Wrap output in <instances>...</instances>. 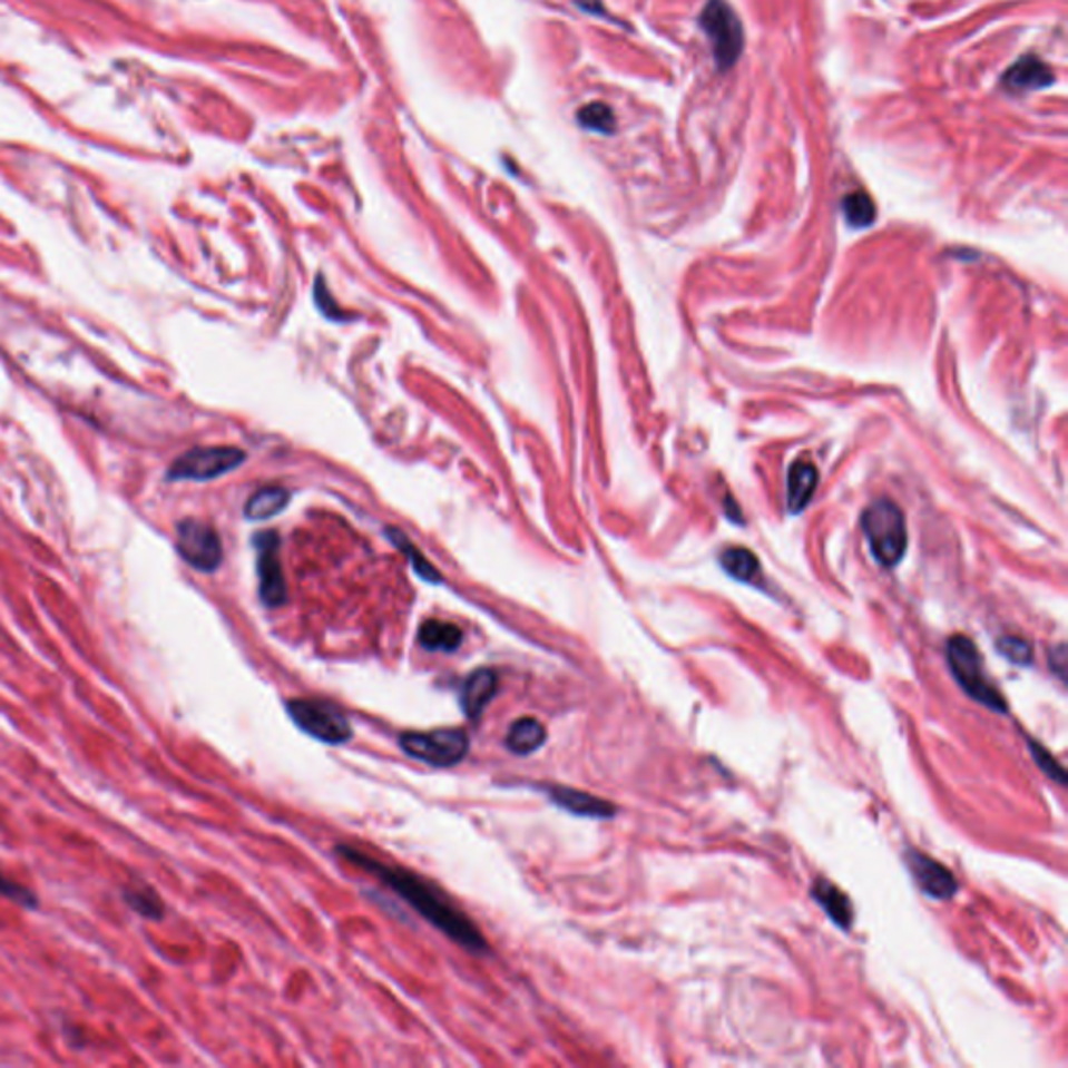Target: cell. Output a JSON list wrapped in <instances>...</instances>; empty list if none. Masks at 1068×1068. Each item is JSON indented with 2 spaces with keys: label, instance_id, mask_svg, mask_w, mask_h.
<instances>
[{
  "label": "cell",
  "instance_id": "1",
  "mask_svg": "<svg viewBox=\"0 0 1068 1068\" xmlns=\"http://www.w3.org/2000/svg\"><path fill=\"white\" fill-rule=\"evenodd\" d=\"M336 852L363 871L379 876L386 888L393 889L422 919H427L432 927L443 931L444 935L460 943L468 952L480 953L487 950V939L482 937L477 924L470 921L443 891L430 885L422 876L395 866H384L379 860L349 845H339Z\"/></svg>",
  "mask_w": 1068,
  "mask_h": 1068
},
{
  "label": "cell",
  "instance_id": "2",
  "mask_svg": "<svg viewBox=\"0 0 1068 1068\" xmlns=\"http://www.w3.org/2000/svg\"><path fill=\"white\" fill-rule=\"evenodd\" d=\"M862 527L872 556L881 566L893 568L902 561L908 547V528L904 513L891 499L871 503L862 516Z\"/></svg>",
  "mask_w": 1068,
  "mask_h": 1068
},
{
  "label": "cell",
  "instance_id": "3",
  "mask_svg": "<svg viewBox=\"0 0 1068 1068\" xmlns=\"http://www.w3.org/2000/svg\"><path fill=\"white\" fill-rule=\"evenodd\" d=\"M948 662L952 668L953 678L958 685L969 693L974 702L987 706L993 712H1006V699L1002 693L996 689L983 673V662L979 656L977 645L964 635H956L948 641Z\"/></svg>",
  "mask_w": 1068,
  "mask_h": 1068
},
{
  "label": "cell",
  "instance_id": "4",
  "mask_svg": "<svg viewBox=\"0 0 1068 1068\" xmlns=\"http://www.w3.org/2000/svg\"><path fill=\"white\" fill-rule=\"evenodd\" d=\"M399 745L413 760L437 768H449L466 757L470 739L460 728H437L428 733H403Z\"/></svg>",
  "mask_w": 1068,
  "mask_h": 1068
},
{
  "label": "cell",
  "instance_id": "5",
  "mask_svg": "<svg viewBox=\"0 0 1068 1068\" xmlns=\"http://www.w3.org/2000/svg\"><path fill=\"white\" fill-rule=\"evenodd\" d=\"M286 709L293 723L313 739L329 743V745H343L353 735L349 718L339 707L332 706L329 702L291 699L286 704Z\"/></svg>",
  "mask_w": 1068,
  "mask_h": 1068
},
{
  "label": "cell",
  "instance_id": "6",
  "mask_svg": "<svg viewBox=\"0 0 1068 1068\" xmlns=\"http://www.w3.org/2000/svg\"><path fill=\"white\" fill-rule=\"evenodd\" d=\"M245 453L236 447H197L186 451L167 470L169 480H214L243 466Z\"/></svg>",
  "mask_w": 1068,
  "mask_h": 1068
},
{
  "label": "cell",
  "instance_id": "7",
  "mask_svg": "<svg viewBox=\"0 0 1068 1068\" xmlns=\"http://www.w3.org/2000/svg\"><path fill=\"white\" fill-rule=\"evenodd\" d=\"M176 547L180 558L198 572H215L224 559L217 530L197 518H186L178 525Z\"/></svg>",
  "mask_w": 1068,
  "mask_h": 1068
},
{
  "label": "cell",
  "instance_id": "8",
  "mask_svg": "<svg viewBox=\"0 0 1068 1068\" xmlns=\"http://www.w3.org/2000/svg\"><path fill=\"white\" fill-rule=\"evenodd\" d=\"M702 26L712 42L716 63L721 69H728L739 59L743 49V30L735 11L724 0H709L702 16Z\"/></svg>",
  "mask_w": 1068,
  "mask_h": 1068
},
{
  "label": "cell",
  "instance_id": "9",
  "mask_svg": "<svg viewBox=\"0 0 1068 1068\" xmlns=\"http://www.w3.org/2000/svg\"><path fill=\"white\" fill-rule=\"evenodd\" d=\"M257 575H259V595L267 608H278L286 601V582L282 575L278 558V535L267 530L257 539Z\"/></svg>",
  "mask_w": 1068,
  "mask_h": 1068
},
{
  "label": "cell",
  "instance_id": "10",
  "mask_svg": "<svg viewBox=\"0 0 1068 1068\" xmlns=\"http://www.w3.org/2000/svg\"><path fill=\"white\" fill-rule=\"evenodd\" d=\"M908 869L912 872L914 881L919 888L933 900H950L958 891V883L952 872L948 871L943 864L935 862L933 858L922 854V852H910L905 855Z\"/></svg>",
  "mask_w": 1068,
  "mask_h": 1068
},
{
  "label": "cell",
  "instance_id": "11",
  "mask_svg": "<svg viewBox=\"0 0 1068 1068\" xmlns=\"http://www.w3.org/2000/svg\"><path fill=\"white\" fill-rule=\"evenodd\" d=\"M551 802L568 810L570 814H576V816H591V819H609L616 814V807L601 800V797H595L591 793H585V791L568 790V787H551L547 791Z\"/></svg>",
  "mask_w": 1068,
  "mask_h": 1068
},
{
  "label": "cell",
  "instance_id": "12",
  "mask_svg": "<svg viewBox=\"0 0 1068 1068\" xmlns=\"http://www.w3.org/2000/svg\"><path fill=\"white\" fill-rule=\"evenodd\" d=\"M497 693V674L489 668H482L466 680L461 690V707L470 721H478L484 707L491 704Z\"/></svg>",
  "mask_w": 1068,
  "mask_h": 1068
},
{
  "label": "cell",
  "instance_id": "13",
  "mask_svg": "<svg viewBox=\"0 0 1068 1068\" xmlns=\"http://www.w3.org/2000/svg\"><path fill=\"white\" fill-rule=\"evenodd\" d=\"M819 484V472L810 461H795L787 480V506L793 513L804 510Z\"/></svg>",
  "mask_w": 1068,
  "mask_h": 1068
},
{
  "label": "cell",
  "instance_id": "14",
  "mask_svg": "<svg viewBox=\"0 0 1068 1068\" xmlns=\"http://www.w3.org/2000/svg\"><path fill=\"white\" fill-rule=\"evenodd\" d=\"M812 895L816 898V902L824 908V912L831 917V921L837 922L841 929H847L852 921H854V910H852V904L847 900V895L833 883L829 881H816L814 888H812Z\"/></svg>",
  "mask_w": 1068,
  "mask_h": 1068
},
{
  "label": "cell",
  "instance_id": "15",
  "mask_svg": "<svg viewBox=\"0 0 1068 1068\" xmlns=\"http://www.w3.org/2000/svg\"><path fill=\"white\" fill-rule=\"evenodd\" d=\"M1052 71L1036 57H1025L1006 74L1003 82L1012 90H1033L1052 82Z\"/></svg>",
  "mask_w": 1068,
  "mask_h": 1068
},
{
  "label": "cell",
  "instance_id": "16",
  "mask_svg": "<svg viewBox=\"0 0 1068 1068\" xmlns=\"http://www.w3.org/2000/svg\"><path fill=\"white\" fill-rule=\"evenodd\" d=\"M291 501V494L280 487H265L248 497L245 516L253 522H264L284 510Z\"/></svg>",
  "mask_w": 1068,
  "mask_h": 1068
},
{
  "label": "cell",
  "instance_id": "17",
  "mask_svg": "<svg viewBox=\"0 0 1068 1068\" xmlns=\"http://www.w3.org/2000/svg\"><path fill=\"white\" fill-rule=\"evenodd\" d=\"M545 743V728L539 721L535 718H520L516 723L511 724L510 731H508V737H506V745L508 749L513 752L516 756H527V754H532L537 752Z\"/></svg>",
  "mask_w": 1068,
  "mask_h": 1068
},
{
  "label": "cell",
  "instance_id": "18",
  "mask_svg": "<svg viewBox=\"0 0 1068 1068\" xmlns=\"http://www.w3.org/2000/svg\"><path fill=\"white\" fill-rule=\"evenodd\" d=\"M418 641L428 651H455L461 645V630L449 623L428 620L420 626Z\"/></svg>",
  "mask_w": 1068,
  "mask_h": 1068
},
{
  "label": "cell",
  "instance_id": "19",
  "mask_svg": "<svg viewBox=\"0 0 1068 1068\" xmlns=\"http://www.w3.org/2000/svg\"><path fill=\"white\" fill-rule=\"evenodd\" d=\"M721 561H723V568L728 575L737 578V580H743V582H752L760 575V561L752 551H747L743 547L726 549Z\"/></svg>",
  "mask_w": 1068,
  "mask_h": 1068
},
{
  "label": "cell",
  "instance_id": "20",
  "mask_svg": "<svg viewBox=\"0 0 1068 1068\" xmlns=\"http://www.w3.org/2000/svg\"><path fill=\"white\" fill-rule=\"evenodd\" d=\"M124 900H126V904L133 908L134 912H138V914L145 917V919L159 921V919L164 917V902H161V898H159L153 889H126V891H124Z\"/></svg>",
  "mask_w": 1068,
  "mask_h": 1068
},
{
  "label": "cell",
  "instance_id": "21",
  "mask_svg": "<svg viewBox=\"0 0 1068 1068\" xmlns=\"http://www.w3.org/2000/svg\"><path fill=\"white\" fill-rule=\"evenodd\" d=\"M843 214L854 228H866L876 217V207L866 193H852L843 198Z\"/></svg>",
  "mask_w": 1068,
  "mask_h": 1068
},
{
  "label": "cell",
  "instance_id": "22",
  "mask_svg": "<svg viewBox=\"0 0 1068 1068\" xmlns=\"http://www.w3.org/2000/svg\"><path fill=\"white\" fill-rule=\"evenodd\" d=\"M386 535H389V537H391V539L399 545V549H401V551H405V553H408V558L411 559V566H413V570H415L418 575L422 576V578L428 580V582H441L439 572H437V570H434V568L428 564L427 559L422 558V556L418 553V549L411 545V541L405 539V535H403V532H399V530L393 528V530H386Z\"/></svg>",
  "mask_w": 1068,
  "mask_h": 1068
},
{
  "label": "cell",
  "instance_id": "23",
  "mask_svg": "<svg viewBox=\"0 0 1068 1068\" xmlns=\"http://www.w3.org/2000/svg\"><path fill=\"white\" fill-rule=\"evenodd\" d=\"M578 119H580L582 126H587L589 130H595V133L609 134L614 130V114L604 102L587 105L585 109H580Z\"/></svg>",
  "mask_w": 1068,
  "mask_h": 1068
},
{
  "label": "cell",
  "instance_id": "24",
  "mask_svg": "<svg viewBox=\"0 0 1068 1068\" xmlns=\"http://www.w3.org/2000/svg\"><path fill=\"white\" fill-rule=\"evenodd\" d=\"M1029 747H1031V756L1036 760L1037 766L1048 774L1052 781H1056L1058 785H1067V774H1065V768L1060 766V762L1036 741H1029Z\"/></svg>",
  "mask_w": 1068,
  "mask_h": 1068
},
{
  "label": "cell",
  "instance_id": "25",
  "mask_svg": "<svg viewBox=\"0 0 1068 1068\" xmlns=\"http://www.w3.org/2000/svg\"><path fill=\"white\" fill-rule=\"evenodd\" d=\"M0 898L11 900V902L23 905V908H30V910L38 908L36 893L28 888H23V885H19L16 881H11L9 876H4L2 871H0Z\"/></svg>",
  "mask_w": 1068,
  "mask_h": 1068
},
{
  "label": "cell",
  "instance_id": "26",
  "mask_svg": "<svg viewBox=\"0 0 1068 1068\" xmlns=\"http://www.w3.org/2000/svg\"><path fill=\"white\" fill-rule=\"evenodd\" d=\"M998 649L1012 664H1031V659H1033L1029 643L1022 641L1019 637H1003L998 641Z\"/></svg>",
  "mask_w": 1068,
  "mask_h": 1068
},
{
  "label": "cell",
  "instance_id": "27",
  "mask_svg": "<svg viewBox=\"0 0 1068 1068\" xmlns=\"http://www.w3.org/2000/svg\"><path fill=\"white\" fill-rule=\"evenodd\" d=\"M1050 664H1052L1054 673H1058V676H1060V680H1065V670H1067V649H1065V645H1058L1056 649H1052Z\"/></svg>",
  "mask_w": 1068,
  "mask_h": 1068
},
{
  "label": "cell",
  "instance_id": "28",
  "mask_svg": "<svg viewBox=\"0 0 1068 1068\" xmlns=\"http://www.w3.org/2000/svg\"><path fill=\"white\" fill-rule=\"evenodd\" d=\"M315 298H324V301H326V303H320V305L324 307L322 312L326 313L329 317H336V320H341V317H343V313L336 312L339 307L332 303L329 288H326V291H322V284H320V280H317V286H315Z\"/></svg>",
  "mask_w": 1068,
  "mask_h": 1068
}]
</instances>
